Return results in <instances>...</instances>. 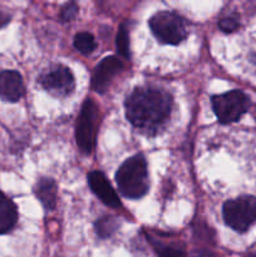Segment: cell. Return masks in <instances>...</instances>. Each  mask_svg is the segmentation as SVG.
<instances>
[{
    "label": "cell",
    "instance_id": "obj_1",
    "mask_svg": "<svg viewBox=\"0 0 256 257\" xmlns=\"http://www.w3.org/2000/svg\"><path fill=\"white\" fill-rule=\"evenodd\" d=\"M124 107L131 124L153 136L170 119L172 98L162 89L136 88L125 99Z\"/></svg>",
    "mask_w": 256,
    "mask_h": 257
},
{
    "label": "cell",
    "instance_id": "obj_2",
    "mask_svg": "<svg viewBox=\"0 0 256 257\" xmlns=\"http://www.w3.org/2000/svg\"><path fill=\"white\" fill-rule=\"evenodd\" d=\"M115 183L120 195L125 198H142L150 187L146 158L142 155H136L125 160L115 173Z\"/></svg>",
    "mask_w": 256,
    "mask_h": 257
},
{
    "label": "cell",
    "instance_id": "obj_3",
    "mask_svg": "<svg viewBox=\"0 0 256 257\" xmlns=\"http://www.w3.org/2000/svg\"><path fill=\"white\" fill-rule=\"evenodd\" d=\"M151 32L163 44L177 45L186 39L187 29L180 15L172 12H158L150 19Z\"/></svg>",
    "mask_w": 256,
    "mask_h": 257
},
{
    "label": "cell",
    "instance_id": "obj_4",
    "mask_svg": "<svg viewBox=\"0 0 256 257\" xmlns=\"http://www.w3.org/2000/svg\"><path fill=\"white\" fill-rule=\"evenodd\" d=\"M225 223L237 232H245L256 221V197H241L225 202L222 208Z\"/></svg>",
    "mask_w": 256,
    "mask_h": 257
},
{
    "label": "cell",
    "instance_id": "obj_5",
    "mask_svg": "<svg viewBox=\"0 0 256 257\" xmlns=\"http://www.w3.org/2000/svg\"><path fill=\"white\" fill-rule=\"evenodd\" d=\"M211 103L213 113L222 124L237 122L250 107V99L241 90H230L223 94L213 95Z\"/></svg>",
    "mask_w": 256,
    "mask_h": 257
},
{
    "label": "cell",
    "instance_id": "obj_6",
    "mask_svg": "<svg viewBox=\"0 0 256 257\" xmlns=\"http://www.w3.org/2000/svg\"><path fill=\"white\" fill-rule=\"evenodd\" d=\"M98 107L90 98L84 100L78 115L75 124V141L80 151L87 155L92 153L95 146V136H97L98 125Z\"/></svg>",
    "mask_w": 256,
    "mask_h": 257
},
{
    "label": "cell",
    "instance_id": "obj_7",
    "mask_svg": "<svg viewBox=\"0 0 256 257\" xmlns=\"http://www.w3.org/2000/svg\"><path fill=\"white\" fill-rule=\"evenodd\" d=\"M39 83L48 93L58 98L68 97L75 87L74 75L72 70L62 64L47 68L40 74Z\"/></svg>",
    "mask_w": 256,
    "mask_h": 257
},
{
    "label": "cell",
    "instance_id": "obj_8",
    "mask_svg": "<svg viewBox=\"0 0 256 257\" xmlns=\"http://www.w3.org/2000/svg\"><path fill=\"white\" fill-rule=\"evenodd\" d=\"M124 68L122 60L118 57H105L98 63L92 75V89L97 93L107 92L115 75L119 74Z\"/></svg>",
    "mask_w": 256,
    "mask_h": 257
},
{
    "label": "cell",
    "instance_id": "obj_9",
    "mask_svg": "<svg viewBox=\"0 0 256 257\" xmlns=\"http://www.w3.org/2000/svg\"><path fill=\"white\" fill-rule=\"evenodd\" d=\"M88 183L90 190L95 196L102 201L108 207L118 208L120 207V200L115 191L113 190L112 185L107 180L104 175L99 171H92L88 175Z\"/></svg>",
    "mask_w": 256,
    "mask_h": 257
},
{
    "label": "cell",
    "instance_id": "obj_10",
    "mask_svg": "<svg viewBox=\"0 0 256 257\" xmlns=\"http://www.w3.org/2000/svg\"><path fill=\"white\" fill-rule=\"evenodd\" d=\"M24 94L22 75L15 70L0 72V98L5 102H18Z\"/></svg>",
    "mask_w": 256,
    "mask_h": 257
},
{
    "label": "cell",
    "instance_id": "obj_11",
    "mask_svg": "<svg viewBox=\"0 0 256 257\" xmlns=\"http://www.w3.org/2000/svg\"><path fill=\"white\" fill-rule=\"evenodd\" d=\"M34 193L45 210H54L57 205V185L52 178L43 177L37 182L34 187Z\"/></svg>",
    "mask_w": 256,
    "mask_h": 257
},
{
    "label": "cell",
    "instance_id": "obj_12",
    "mask_svg": "<svg viewBox=\"0 0 256 257\" xmlns=\"http://www.w3.org/2000/svg\"><path fill=\"white\" fill-rule=\"evenodd\" d=\"M18 211L10 198L0 192V235L7 233L17 225Z\"/></svg>",
    "mask_w": 256,
    "mask_h": 257
},
{
    "label": "cell",
    "instance_id": "obj_13",
    "mask_svg": "<svg viewBox=\"0 0 256 257\" xmlns=\"http://www.w3.org/2000/svg\"><path fill=\"white\" fill-rule=\"evenodd\" d=\"M119 227V221L114 216H104L95 222V233L100 238L110 237Z\"/></svg>",
    "mask_w": 256,
    "mask_h": 257
},
{
    "label": "cell",
    "instance_id": "obj_14",
    "mask_svg": "<svg viewBox=\"0 0 256 257\" xmlns=\"http://www.w3.org/2000/svg\"><path fill=\"white\" fill-rule=\"evenodd\" d=\"M115 45H117V52L120 57L130 59L131 49H130V32L125 23H123L118 30L117 39H115Z\"/></svg>",
    "mask_w": 256,
    "mask_h": 257
},
{
    "label": "cell",
    "instance_id": "obj_15",
    "mask_svg": "<svg viewBox=\"0 0 256 257\" xmlns=\"http://www.w3.org/2000/svg\"><path fill=\"white\" fill-rule=\"evenodd\" d=\"M74 48L82 54H90L95 49L94 37L88 32L78 33L74 37Z\"/></svg>",
    "mask_w": 256,
    "mask_h": 257
},
{
    "label": "cell",
    "instance_id": "obj_16",
    "mask_svg": "<svg viewBox=\"0 0 256 257\" xmlns=\"http://www.w3.org/2000/svg\"><path fill=\"white\" fill-rule=\"evenodd\" d=\"M156 251H157L160 257H186L185 251L181 248L175 247V246H167L162 245L160 242H153Z\"/></svg>",
    "mask_w": 256,
    "mask_h": 257
},
{
    "label": "cell",
    "instance_id": "obj_17",
    "mask_svg": "<svg viewBox=\"0 0 256 257\" xmlns=\"http://www.w3.org/2000/svg\"><path fill=\"white\" fill-rule=\"evenodd\" d=\"M78 12H79V8L75 4V2H69L63 7L62 13H60V18L64 22H70V20H73L77 17Z\"/></svg>",
    "mask_w": 256,
    "mask_h": 257
},
{
    "label": "cell",
    "instance_id": "obj_18",
    "mask_svg": "<svg viewBox=\"0 0 256 257\" xmlns=\"http://www.w3.org/2000/svg\"><path fill=\"white\" fill-rule=\"evenodd\" d=\"M238 25H240V23H238V20L233 17L222 18V19L218 22V28L225 33L235 32L238 28Z\"/></svg>",
    "mask_w": 256,
    "mask_h": 257
},
{
    "label": "cell",
    "instance_id": "obj_19",
    "mask_svg": "<svg viewBox=\"0 0 256 257\" xmlns=\"http://www.w3.org/2000/svg\"><path fill=\"white\" fill-rule=\"evenodd\" d=\"M10 19H12V15H10L7 10L0 8V28L5 27V25L10 22Z\"/></svg>",
    "mask_w": 256,
    "mask_h": 257
},
{
    "label": "cell",
    "instance_id": "obj_20",
    "mask_svg": "<svg viewBox=\"0 0 256 257\" xmlns=\"http://www.w3.org/2000/svg\"><path fill=\"white\" fill-rule=\"evenodd\" d=\"M246 257H256V253H250V255H247Z\"/></svg>",
    "mask_w": 256,
    "mask_h": 257
}]
</instances>
